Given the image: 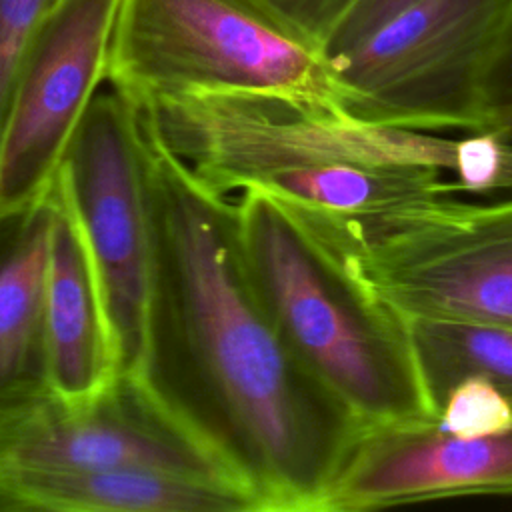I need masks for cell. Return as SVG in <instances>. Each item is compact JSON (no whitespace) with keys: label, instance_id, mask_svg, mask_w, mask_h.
<instances>
[{"label":"cell","instance_id":"6da1fadb","mask_svg":"<svg viewBox=\"0 0 512 512\" xmlns=\"http://www.w3.org/2000/svg\"><path fill=\"white\" fill-rule=\"evenodd\" d=\"M144 130L152 278L140 374L260 512H316L362 424L262 306L232 198L202 186L146 120Z\"/></svg>","mask_w":512,"mask_h":512},{"label":"cell","instance_id":"7a4b0ae2","mask_svg":"<svg viewBox=\"0 0 512 512\" xmlns=\"http://www.w3.org/2000/svg\"><path fill=\"white\" fill-rule=\"evenodd\" d=\"M140 106L208 190L248 188L336 216L442 198L512 194V146L492 130L428 132L358 120L274 92H180Z\"/></svg>","mask_w":512,"mask_h":512},{"label":"cell","instance_id":"3957f363","mask_svg":"<svg viewBox=\"0 0 512 512\" xmlns=\"http://www.w3.org/2000/svg\"><path fill=\"white\" fill-rule=\"evenodd\" d=\"M254 290L300 362L362 428L434 422L406 324L294 206L248 188L234 200Z\"/></svg>","mask_w":512,"mask_h":512},{"label":"cell","instance_id":"277c9868","mask_svg":"<svg viewBox=\"0 0 512 512\" xmlns=\"http://www.w3.org/2000/svg\"><path fill=\"white\" fill-rule=\"evenodd\" d=\"M294 208L402 322L512 326V194L442 196L366 216Z\"/></svg>","mask_w":512,"mask_h":512},{"label":"cell","instance_id":"5b68a950","mask_svg":"<svg viewBox=\"0 0 512 512\" xmlns=\"http://www.w3.org/2000/svg\"><path fill=\"white\" fill-rule=\"evenodd\" d=\"M106 82L134 104L274 92L338 106L320 48L254 0H122Z\"/></svg>","mask_w":512,"mask_h":512},{"label":"cell","instance_id":"8992f818","mask_svg":"<svg viewBox=\"0 0 512 512\" xmlns=\"http://www.w3.org/2000/svg\"><path fill=\"white\" fill-rule=\"evenodd\" d=\"M512 0H424L328 60L346 114L428 132L486 130L482 76Z\"/></svg>","mask_w":512,"mask_h":512},{"label":"cell","instance_id":"52a82bcc","mask_svg":"<svg viewBox=\"0 0 512 512\" xmlns=\"http://www.w3.org/2000/svg\"><path fill=\"white\" fill-rule=\"evenodd\" d=\"M56 174L98 274L118 372H140L152 278L146 130L140 106L112 86L98 90Z\"/></svg>","mask_w":512,"mask_h":512},{"label":"cell","instance_id":"ba28073f","mask_svg":"<svg viewBox=\"0 0 512 512\" xmlns=\"http://www.w3.org/2000/svg\"><path fill=\"white\" fill-rule=\"evenodd\" d=\"M120 2L52 0L10 96L0 136V202L28 200L54 180L106 82Z\"/></svg>","mask_w":512,"mask_h":512},{"label":"cell","instance_id":"9c48e42d","mask_svg":"<svg viewBox=\"0 0 512 512\" xmlns=\"http://www.w3.org/2000/svg\"><path fill=\"white\" fill-rule=\"evenodd\" d=\"M0 462L60 470L156 468L244 490L140 372H116L102 390L76 402L56 398Z\"/></svg>","mask_w":512,"mask_h":512},{"label":"cell","instance_id":"30bf717a","mask_svg":"<svg viewBox=\"0 0 512 512\" xmlns=\"http://www.w3.org/2000/svg\"><path fill=\"white\" fill-rule=\"evenodd\" d=\"M512 494V428L462 438L434 422L362 428L316 512H356L454 496Z\"/></svg>","mask_w":512,"mask_h":512},{"label":"cell","instance_id":"8fae6325","mask_svg":"<svg viewBox=\"0 0 512 512\" xmlns=\"http://www.w3.org/2000/svg\"><path fill=\"white\" fill-rule=\"evenodd\" d=\"M54 190L0 202V456L54 402L46 276Z\"/></svg>","mask_w":512,"mask_h":512},{"label":"cell","instance_id":"7c38bea8","mask_svg":"<svg viewBox=\"0 0 512 512\" xmlns=\"http://www.w3.org/2000/svg\"><path fill=\"white\" fill-rule=\"evenodd\" d=\"M46 276V336L54 394L76 402L102 390L118 372L114 338L98 274L58 180Z\"/></svg>","mask_w":512,"mask_h":512},{"label":"cell","instance_id":"4fadbf2b","mask_svg":"<svg viewBox=\"0 0 512 512\" xmlns=\"http://www.w3.org/2000/svg\"><path fill=\"white\" fill-rule=\"evenodd\" d=\"M0 510L260 512L230 484L156 468L60 470L0 462Z\"/></svg>","mask_w":512,"mask_h":512},{"label":"cell","instance_id":"5bb4252c","mask_svg":"<svg viewBox=\"0 0 512 512\" xmlns=\"http://www.w3.org/2000/svg\"><path fill=\"white\" fill-rule=\"evenodd\" d=\"M410 350L432 410L460 380L476 376L512 402V326L418 318L408 320Z\"/></svg>","mask_w":512,"mask_h":512},{"label":"cell","instance_id":"9a60e30c","mask_svg":"<svg viewBox=\"0 0 512 512\" xmlns=\"http://www.w3.org/2000/svg\"><path fill=\"white\" fill-rule=\"evenodd\" d=\"M434 424L462 438L498 434L512 428V402L490 382L470 376L446 392Z\"/></svg>","mask_w":512,"mask_h":512},{"label":"cell","instance_id":"2e32d148","mask_svg":"<svg viewBox=\"0 0 512 512\" xmlns=\"http://www.w3.org/2000/svg\"><path fill=\"white\" fill-rule=\"evenodd\" d=\"M50 4L52 0H0V136L20 66Z\"/></svg>","mask_w":512,"mask_h":512},{"label":"cell","instance_id":"e0dca14e","mask_svg":"<svg viewBox=\"0 0 512 512\" xmlns=\"http://www.w3.org/2000/svg\"><path fill=\"white\" fill-rule=\"evenodd\" d=\"M420 2L424 0H354L320 44L324 60L328 62L348 52L386 22L418 6Z\"/></svg>","mask_w":512,"mask_h":512},{"label":"cell","instance_id":"ac0fdd59","mask_svg":"<svg viewBox=\"0 0 512 512\" xmlns=\"http://www.w3.org/2000/svg\"><path fill=\"white\" fill-rule=\"evenodd\" d=\"M292 32L318 46L354 0H254Z\"/></svg>","mask_w":512,"mask_h":512},{"label":"cell","instance_id":"d6986e66","mask_svg":"<svg viewBox=\"0 0 512 512\" xmlns=\"http://www.w3.org/2000/svg\"><path fill=\"white\" fill-rule=\"evenodd\" d=\"M480 104L486 130L496 116L512 110V2L486 62L480 88Z\"/></svg>","mask_w":512,"mask_h":512},{"label":"cell","instance_id":"ffe728a7","mask_svg":"<svg viewBox=\"0 0 512 512\" xmlns=\"http://www.w3.org/2000/svg\"><path fill=\"white\" fill-rule=\"evenodd\" d=\"M488 130L496 132L504 142H508V144L512 146V110H508V112L496 116V118L490 122Z\"/></svg>","mask_w":512,"mask_h":512}]
</instances>
